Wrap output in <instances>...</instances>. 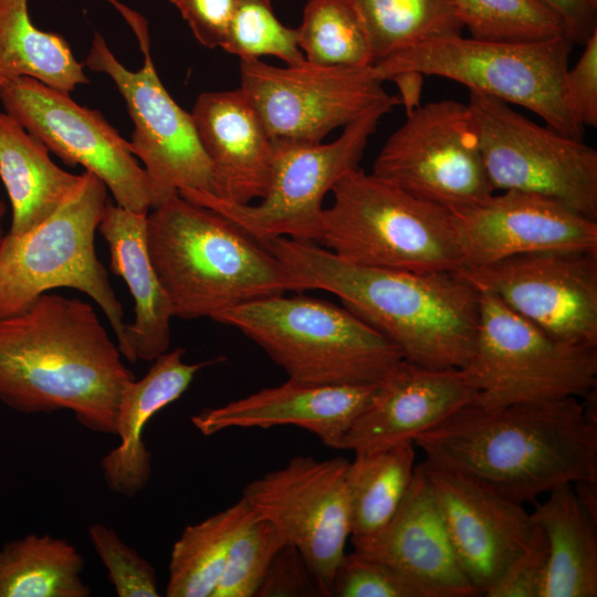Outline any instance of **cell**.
Wrapping results in <instances>:
<instances>
[{
    "instance_id": "6da1fadb",
    "label": "cell",
    "mask_w": 597,
    "mask_h": 597,
    "mask_svg": "<svg viewBox=\"0 0 597 597\" xmlns=\"http://www.w3.org/2000/svg\"><path fill=\"white\" fill-rule=\"evenodd\" d=\"M426 461L461 472L517 503L597 482L596 390L485 409L470 402L413 439Z\"/></svg>"
},
{
    "instance_id": "7a4b0ae2",
    "label": "cell",
    "mask_w": 597,
    "mask_h": 597,
    "mask_svg": "<svg viewBox=\"0 0 597 597\" xmlns=\"http://www.w3.org/2000/svg\"><path fill=\"white\" fill-rule=\"evenodd\" d=\"M264 245L291 291L323 290L373 327L404 360L464 368L474 350L481 292L459 271L411 272L355 264L315 242L284 237Z\"/></svg>"
},
{
    "instance_id": "3957f363",
    "label": "cell",
    "mask_w": 597,
    "mask_h": 597,
    "mask_svg": "<svg viewBox=\"0 0 597 597\" xmlns=\"http://www.w3.org/2000/svg\"><path fill=\"white\" fill-rule=\"evenodd\" d=\"M134 379L87 302L44 293L0 318V402L15 411L70 410L84 428L115 436Z\"/></svg>"
},
{
    "instance_id": "277c9868",
    "label": "cell",
    "mask_w": 597,
    "mask_h": 597,
    "mask_svg": "<svg viewBox=\"0 0 597 597\" xmlns=\"http://www.w3.org/2000/svg\"><path fill=\"white\" fill-rule=\"evenodd\" d=\"M146 230L151 263L177 317L217 321L234 306L291 291L266 245L179 193L153 208Z\"/></svg>"
},
{
    "instance_id": "5b68a950",
    "label": "cell",
    "mask_w": 597,
    "mask_h": 597,
    "mask_svg": "<svg viewBox=\"0 0 597 597\" xmlns=\"http://www.w3.org/2000/svg\"><path fill=\"white\" fill-rule=\"evenodd\" d=\"M217 322L240 331L298 383L377 385L404 360L346 307L301 294L252 300Z\"/></svg>"
},
{
    "instance_id": "8992f818",
    "label": "cell",
    "mask_w": 597,
    "mask_h": 597,
    "mask_svg": "<svg viewBox=\"0 0 597 597\" xmlns=\"http://www.w3.org/2000/svg\"><path fill=\"white\" fill-rule=\"evenodd\" d=\"M318 243L360 265L411 272L460 271L451 212L358 167L332 189Z\"/></svg>"
},
{
    "instance_id": "52a82bcc",
    "label": "cell",
    "mask_w": 597,
    "mask_h": 597,
    "mask_svg": "<svg viewBox=\"0 0 597 597\" xmlns=\"http://www.w3.org/2000/svg\"><path fill=\"white\" fill-rule=\"evenodd\" d=\"M574 44L568 36L503 42L452 35L408 48L373 65V71L383 82L409 71L446 77L470 92L523 106L547 126L582 139L583 128L570 116L563 96Z\"/></svg>"
},
{
    "instance_id": "ba28073f",
    "label": "cell",
    "mask_w": 597,
    "mask_h": 597,
    "mask_svg": "<svg viewBox=\"0 0 597 597\" xmlns=\"http://www.w3.org/2000/svg\"><path fill=\"white\" fill-rule=\"evenodd\" d=\"M73 193L48 219L0 245V318L25 310L40 295L71 287L102 308L117 339L124 336L123 306L95 251V231L107 203V187L84 171Z\"/></svg>"
},
{
    "instance_id": "9c48e42d",
    "label": "cell",
    "mask_w": 597,
    "mask_h": 597,
    "mask_svg": "<svg viewBox=\"0 0 597 597\" xmlns=\"http://www.w3.org/2000/svg\"><path fill=\"white\" fill-rule=\"evenodd\" d=\"M481 292L474 350L462 368L473 404L495 409L519 402L585 398L596 390L597 346L548 335Z\"/></svg>"
},
{
    "instance_id": "30bf717a",
    "label": "cell",
    "mask_w": 597,
    "mask_h": 597,
    "mask_svg": "<svg viewBox=\"0 0 597 597\" xmlns=\"http://www.w3.org/2000/svg\"><path fill=\"white\" fill-rule=\"evenodd\" d=\"M395 106L390 103L375 107L327 144L273 143L270 185L255 203H233L199 190L178 193L220 212L263 244L279 237L318 243L325 196L358 167L381 117Z\"/></svg>"
},
{
    "instance_id": "8fae6325",
    "label": "cell",
    "mask_w": 597,
    "mask_h": 597,
    "mask_svg": "<svg viewBox=\"0 0 597 597\" xmlns=\"http://www.w3.org/2000/svg\"><path fill=\"white\" fill-rule=\"evenodd\" d=\"M467 105L494 191L540 193L597 220L594 147L538 125L486 94L470 92Z\"/></svg>"
},
{
    "instance_id": "7c38bea8",
    "label": "cell",
    "mask_w": 597,
    "mask_h": 597,
    "mask_svg": "<svg viewBox=\"0 0 597 597\" xmlns=\"http://www.w3.org/2000/svg\"><path fill=\"white\" fill-rule=\"evenodd\" d=\"M123 15L137 35L144 54L143 67L138 71L125 67L98 32L94 33L84 64L108 75L124 97L134 124L132 151L143 163L157 205L185 189L216 195L212 167L192 115L169 95L154 66L146 21L129 9Z\"/></svg>"
},
{
    "instance_id": "4fadbf2b",
    "label": "cell",
    "mask_w": 597,
    "mask_h": 597,
    "mask_svg": "<svg viewBox=\"0 0 597 597\" xmlns=\"http://www.w3.org/2000/svg\"><path fill=\"white\" fill-rule=\"evenodd\" d=\"M371 174L450 212L495 192L468 105L454 100L429 102L407 114L378 153Z\"/></svg>"
},
{
    "instance_id": "5bb4252c",
    "label": "cell",
    "mask_w": 597,
    "mask_h": 597,
    "mask_svg": "<svg viewBox=\"0 0 597 597\" xmlns=\"http://www.w3.org/2000/svg\"><path fill=\"white\" fill-rule=\"evenodd\" d=\"M241 90L273 143L314 145L384 104H401L384 88L373 66H274L241 60Z\"/></svg>"
},
{
    "instance_id": "9a60e30c",
    "label": "cell",
    "mask_w": 597,
    "mask_h": 597,
    "mask_svg": "<svg viewBox=\"0 0 597 597\" xmlns=\"http://www.w3.org/2000/svg\"><path fill=\"white\" fill-rule=\"evenodd\" d=\"M6 113L69 166L98 177L123 208L148 212L157 205L148 175L130 143L97 109L77 104L70 93L32 77L12 80L0 90Z\"/></svg>"
},
{
    "instance_id": "2e32d148",
    "label": "cell",
    "mask_w": 597,
    "mask_h": 597,
    "mask_svg": "<svg viewBox=\"0 0 597 597\" xmlns=\"http://www.w3.org/2000/svg\"><path fill=\"white\" fill-rule=\"evenodd\" d=\"M348 463L342 457L296 455L249 482L242 493L253 511L300 551L323 596L331 595L350 537Z\"/></svg>"
},
{
    "instance_id": "e0dca14e",
    "label": "cell",
    "mask_w": 597,
    "mask_h": 597,
    "mask_svg": "<svg viewBox=\"0 0 597 597\" xmlns=\"http://www.w3.org/2000/svg\"><path fill=\"white\" fill-rule=\"evenodd\" d=\"M459 272L548 335L597 346V251H534Z\"/></svg>"
},
{
    "instance_id": "ac0fdd59",
    "label": "cell",
    "mask_w": 597,
    "mask_h": 597,
    "mask_svg": "<svg viewBox=\"0 0 597 597\" xmlns=\"http://www.w3.org/2000/svg\"><path fill=\"white\" fill-rule=\"evenodd\" d=\"M431 485L459 565L484 595L531 542L536 524L522 503L451 469L420 463Z\"/></svg>"
},
{
    "instance_id": "d6986e66",
    "label": "cell",
    "mask_w": 597,
    "mask_h": 597,
    "mask_svg": "<svg viewBox=\"0 0 597 597\" xmlns=\"http://www.w3.org/2000/svg\"><path fill=\"white\" fill-rule=\"evenodd\" d=\"M451 217L462 269L534 251H597V220L535 192L504 190Z\"/></svg>"
},
{
    "instance_id": "ffe728a7",
    "label": "cell",
    "mask_w": 597,
    "mask_h": 597,
    "mask_svg": "<svg viewBox=\"0 0 597 597\" xmlns=\"http://www.w3.org/2000/svg\"><path fill=\"white\" fill-rule=\"evenodd\" d=\"M462 368H428L402 360L381 383L346 433L341 450L387 449L413 439L473 401Z\"/></svg>"
},
{
    "instance_id": "44dd1931",
    "label": "cell",
    "mask_w": 597,
    "mask_h": 597,
    "mask_svg": "<svg viewBox=\"0 0 597 597\" xmlns=\"http://www.w3.org/2000/svg\"><path fill=\"white\" fill-rule=\"evenodd\" d=\"M354 551L408 578L427 597L479 596L462 572L427 475L417 464L409 488L389 522Z\"/></svg>"
},
{
    "instance_id": "7402d4cb",
    "label": "cell",
    "mask_w": 597,
    "mask_h": 597,
    "mask_svg": "<svg viewBox=\"0 0 597 597\" xmlns=\"http://www.w3.org/2000/svg\"><path fill=\"white\" fill-rule=\"evenodd\" d=\"M378 385V384H377ZM377 385H313L287 379L191 417L203 436L231 428L295 426L339 449L356 418L369 405Z\"/></svg>"
},
{
    "instance_id": "603a6c76",
    "label": "cell",
    "mask_w": 597,
    "mask_h": 597,
    "mask_svg": "<svg viewBox=\"0 0 597 597\" xmlns=\"http://www.w3.org/2000/svg\"><path fill=\"white\" fill-rule=\"evenodd\" d=\"M216 179L217 197L252 203L266 192L274 145L255 107L241 90L201 93L191 112Z\"/></svg>"
},
{
    "instance_id": "cb8c5ba5",
    "label": "cell",
    "mask_w": 597,
    "mask_h": 597,
    "mask_svg": "<svg viewBox=\"0 0 597 597\" xmlns=\"http://www.w3.org/2000/svg\"><path fill=\"white\" fill-rule=\"evenodd\" d=\"M147 214L107 202L97 230L108 244L111 269L128 286L135 318L125 324L122 356L130 363L153 362L169 349L172 305L151 263Z\"/></svg>"
},
{
    "instance_id": "d4e9b609",
    "label": "cell",
    "mask_w": 597,
    "mask_h": 597,
    "mask_svg": "<svg viewBox=\"0 0 597 597\" xmlns=\"http://www.w3.org/2000/svg\"><path fill=\"white\" fill-rule=\"evenodd\" d=\"M185 349L178 347L153 360L146 375L124 389L115 422L119 443L101 459L106 486L112 492L134 498L151 478V454L143 432L153 416L179 399L198 371L219 359L187 364Z\"/></svg>"
},
{
    "instance_id": "484cf974",
    "label": "cell",
    "mask_w": 597,
    "mask_h": 597,
    "mask_svg": "<svg viewBox=\"0 0 597 597\" xmlns=\"http://www.w3.org/2000/svg\"><path fill=\"white\" fill-rule=\"evenodd\" d=\"M48 147L15 118L0 112V179L12 219L9 234L20 235L48 219L73 193L83 175L60 168Z\"/></svg>"
},
{
    "instance_id": "4316f807",
    "label": "cell",
    "mask_w": 597,
    "mask_h": 597,
    "mask_svg": "<svg viewBox=\"0 0 597 597\" xmlns=\"http://www.w3.org/2000/svg\"><path fill=\"white\" fill-rule=\"evenodd\" d=\"M548 494L531 513L548 548L542 597H595L596 520L583 506L573 485H563Z\"/></svg>"
},
{
    "instance_id": "83f0119b",
    "label": "cell",
    "mask_w": 597,
    "mask_h": 597,
    "mask_svg": "<svg viewBox=\"0 0 597 597\" xmlns=\"http://www.w3.org/2000/svg\"><path fill=\"white\" fill-rule=\"evenodd\" d=\"M28 7L29 0H0V90L22 76L66 93L88 84L69 42L36 28Z\"/></svg>"
},
{
    "instance_id": "f1b7e54d",
    "label": "cell",
    "mask_w": 597,
    "mask_h": 597,
    "mask_svg": "<svg viewBox=\"0 0 597 597\" xmlns=\"http://www.w3.org/2000/svg\"><path fill=\"white\" fill-rule=\"evenodd\" d=\"M84 567L67 540L28 534L0 548V597H88Z\"/></svg>"
},
{
    "instance_id": "f546056e",
    "label": "cell",
    "mask_w": 597,
    "mask_h": 597,
    "mask_svg": "<svg viewBox=\"0 0 597 597\" xmlns=\"http://www.w3.org/2000/svg\"><path fill=\"white\" fill-rule=\"evenodd\" d=\"M255 515L241 496L226 510L186 526L171 548L166 596L212 597L234 538Z\"/></svg>"
},
{
    "instance_id": "4dcf8cb0",
    "label": "cell",
    "mask_w": 597,
    "mask_h": 597,
    "mask_svg": "<svg viewBox=\"0 0 597 597\" xmlns=\"http://www.w3.org/2000/svg\"><path fill=\"white\" fill-rule=\"evenodd\" d=\"M415 459L413 442L355 453L346 472L352 543L371 537L389 522L409 488Z\"/></svg>"
},
{
    "instance_id": "1f68e13d",
    "label": "cell",
    "mask_w": 597,
    "mask_h": 597,
    "mask_svg": "<svg viewBox=\"0 0 597 597\" xmlns=\"http://www.w3.org/2000/svg\"><path fill=\"white\" fill-rule=\"evenodd\" d=\"M367 31L373 65L408 48L461 35L454 0H355Z\"/></svg>"
},
{
    "instance_id": "d6a6232c",
    "label": "cell",
    "mask_w": 597,
    "mask_h": 597,
    "mask_svg": "<svg viewBox=\"0 0 597 597\" xmlns=\"http://www.w3.org/2000/svg\"><path fill=\"white\" fill-rule=\"evenodd\" d=\"M296 32L308 63L373 66L367 31L355 0H308Z\"/></svg>"
},
{
    "instance_id": "836d02e7",
    "label": "cell",
    "mask_w": 597,
    "mask_h": 597,
    "mask_svg": "<svg viewBox=\"0 0 597 597\" xmlns=\"http://www.w3.org/2000/svg\"><path fill=\"white\" fill-rule=\"evenodd\" d=\"M454 3L463 28L474 39L534 42L568 36L564 21L540 0H454Z\"/></svg>"
},
{
    "instance_id": "e575fe53",
    "label": "cell",
    "mask_w": 597,
    "mask_h": 597,
    "mask_svg": "<svg viewBox=\"0 0 597 597\" xmlns=\"http://www.w3.org/2000/svg\"><path fill=\"white\" fill-rule=\"evenodd\" d=\"M221 49L240 60L271 55L286 65L305 62L296 29L285 27L276 18L270 0H234Z\"/></svg>"
},
{
    "instance_id": "d590c367",
    "label": "cell",
    "mask_w": 597,
    "mask_h": 597,
    "mask_svg": "<svg viewBox=\"0 0 597 597\" xmlns=\"http://www.w3.org/2000/svg\"><path fill=\"white\" fill-rule=\"evenodd\" d=\"M284 543L276 527L256 514L234 538L212 597H254Z\"/></svg>"
},
{
    "instance_id": "8d00e7d4",
    "label": "cell",
    "mask_w": 597,
    "mask_h": 597,
    "mask_svg": "<svg viewBox=\"0 0 597 597\" xmlns=\"http://www.w3.org/2000/svg\"><path fill=\"white\" fill-rule=\"evenodd\" d=\"M87 535L118 597L159 596L154 566L123 542L113 528L94 523Z\"/></svg>"
},
{
    "instance_id": "74e56055",
    "label": "cell",
    "mask_w": 597,
    "mask_h": 597,
    "mask_svg": "<svg viewBox=\"0 0 597 597\" xmlns=\"http://www.w3.org/2000/svg\"><path fill=\"white\" fill-rule=\"evenodd\" d=\"M332 597H427L422 589L392 567L354 551L341 561Z\"/></svg>"
},
{
    "instance_id": "f35d334b",
    "label": "cell",
    "mask_w": 597,
    "mask_h": 597,
    "mask_svg": "<svg viewBox=\"0 0 597 597\" xmlns=\"http://www.w3.org/2000/svg\"><path fill=\"white\" fill-rule=\"evenodd\" d=\"M547 562V542L543 531L536 524L535 533L527 547L507 565L484 596L542 597Z\"/></svg>"
},
{
    "instance_id": "ab89813d",
    "label": "cell",
    "mask_w": 597,
    "mask_h": 597,
    "mask_svg": "<svg viewBox=\"0 0 597 597\" xmlns=\"http://www.w3.org/2000/svg\"><path fill=\"white\" fill-rule=\"evenodd\" d=\"M565 105L583 128L597 127V31L584 44V51L563 80Z\"/></svg>"
},
{
    "instance_id": "60d3db41",
    "label": "cell",
    "mask_w": 597,
    "mask_h": 597,
    "mask_svg": "<svg viewBox=\"0 0 597 597\" xmlns=\"http://www.w3.org/2000/svg\"><path fill=\"white\" fill-rule=\"evenodd\" d=\"M323 596L300 551L284 543L272 559L254 597Z\"/></svg>"
},
{
    "instance_id": "b9f144b4",
    "label": "cell",
    "mask_w": 597,
    "mask_h": 597,
    "mask_svg": "<svg viewBox=\"0 0 597 597\" xmlns=\"http://www.w3.org/2000/svg\"><path fill=\"white\" fill-rule=\"evenodd\" d=\"M208 49L221 48L233 12L234 0H169Z\"/></svg>"
},
{
    "instance_id": "7bdbcfd3",
    "label": "cell",
    "mask_w": 597,
    "mask_h": 597,
    "mask_svg": "<svg viewBox=\"0 0 597 597\" xmlns=\"http://www.w3.org/2000/svg\"><path fill=\"white\" fill-rule=\"evenodd\" d=\"M565 23L574 43L584 45L597 31V0H540Z\"/></svg>"
},
{
    "instance_id": "ee69618b",
    "label": "cell",
    "mask_w": 597,
    "mask_h": 597,
    "mask_svg": "<svg viewBox=\"0 0 597 597\" xmlns=\"http://www.w3.org/2000/svg\"><path fill=\"white\" fill-rule=\"evenodd\" d=\"M425 75L418 72L409 71L396 74L389 81L396 83L400 91V103L406 107V114H409L420 106V96L423 87Z\"/></svg>"
},
{
    "instance_id": "f6af8a7d",
    "label": "cell",
    "mask_w": 597,
    "mask_h": 597,
    "mask_svg": "<svg viewBox=\"0 0 597 597\" xmlns=\"http://www.w3.org/2000/svg\"><path fill=\"white\" fill-rule=\"evenodd\" d=\"M6 211H7L6 205L3 203V201L0 200V245L4 237L3 230H2V221L4 218Z\"/></svg>"
}]
</instances>
